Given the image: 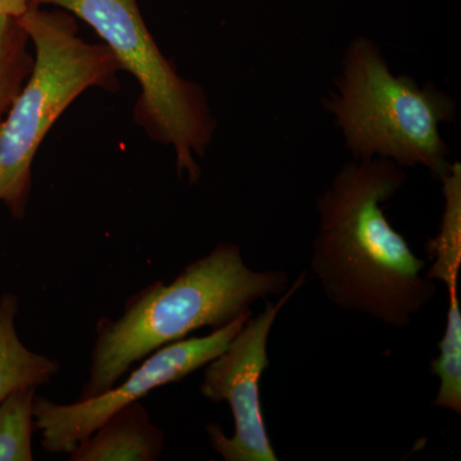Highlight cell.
Segmentation results:
<instances>
[{
    "mask_svg": "<svg viewBox=\"0 0 461 461\" xmlns=\"http://www.w3.org/2000/svg\"><path fill=\"white\" fill-rule=\"evenodd\" d=\"M406 181L405 168L384 158L345 163L317 200L311 251L312 272L330 304L399 330L438 294L426 260L382 206Z\"/></svg>",
    "mask_w": 461,
    "mask_h": 461,
    "instance_id": "6da1fadb",
    "label": "cell"
},
{
    "mask_svg": "<svg viewBox=\"0 0 461 461\" xmlns=\"http://www.w3.org/2000/svg\"><path fill=\"white\" fill-rule=\"evenodd\" d=\"M291 284L286 272L250 268L239 244L221 242L172 281H156L133 294L120 317L99 320L89 378L78 399L104 393L163 346L251 313L258 300L284 295Z\"/></svg>",
    "mask_w": 461,
    "mask_h": 461,
    "instance_id": "7a4b0ae2",
    "label": "cell"
},
{
    "mask_svg": "<svg viewBox=\"0 0 461 461\" xmlns=\"http://www.w3.org/2000/svg\"><path fill=\"white\" fill-rule=\"evenodd\" d=\"M326 107L354 160H393L423 167L441 180L453 162L441 126L454 123L456 103L436 85L391 71L377 42L355 38L346 47Z\"/></svg>",
    "mask_w": 461,
    "mask_h": 461,
    "instance_id": "3957f363",
    "label": "cell"
},
{
    "mask_svg": "<svg viewBox=\"0 0 461 461\" xmlns=\"http://www.w3.org/2000/svg\"><path fill=\"white\" fill-rule=\"evenodd\" d=\"M33 51V68L0 123V203L23 220L32 187V163L41 142L85 91L118 89L122 72L104 44L81 38L75 17L33 5L17 18Z\"/></svg>",
    "mask_w": 461,
    "mask_h": 461,
    "instance_id": "277c9868",
    "label": "cell"
},
{
    "mask_svg": "<svg viewBox=\"0 0 461 461\" xmlns=\"http://www.w3.org/2000/svg\"><path fill=\"white\" fill-rule=\"evenodd\" d=\"M84 21L140 87L133 115L151 140L172 148L180 177L196 184L198 158L205 156L217 130L208 95L178 74L142 18L138 0H33Z\"/></svg>",
    "mask_w": 461,
    "mask_h": 461,
    "instance_id": "5b68a950",
    "label": "cell"
},
{
    "mask_svg": "<svg viewBox=\"0 0 461 461\" xmlns=\"http://www.w3.org/2000/svg\"><path fill=\"white\" fill-rule=\"evenodd\" d=\"M251 315L253 312L241 315L221 329L212 330L209 335L186 338L158 348L144 357L135 371L127 373L99 395L71 403L36 396L33 420L35 429L41 433V447L50 454L68 455L121 409L141 402L157 388L177 384L204 368L222 353Z\"/></svg>",
    "mask_w": 461,
    "mask_h": 461,
    "instance_id": "8992f818",
    "label": "cell"
},
{
    "mask_svg": "<svg viewBox=\"0 0 461 461\" xmlns=\"http://www.w3.org/2000/svg\"><path fill=\"white\" fill-rule=\"evenodd\" d=\"M308 273L302 272L276 303L266 300L262 313L245 321L222 353L204 366L200 393L214 403L227 402L233 418L229 437L217 424H208L209 444L224 461H278L264 420L260 381L269 366L272 327Z\"/></svg>",
    "mask_w": 461,
    "mask_h": 461,
    "instance_id": "52a82bcc",
    "label": "cell"
},
{
    "mask_svg": "<svg viewBox=\"0 0 461 461\" xmlns=\"http://www.w3.org/2000/svg\"><path fill=\"white\" fill-rule=\"evenodd\" d=\"M444 211L438 232L424 242L430 259L426 277L442 281L448 290V311L444 336L438 342V357L429 369L439 379L432 406L461 415V309L459 272L461 266V165L453 162L441 177Z\"/></svg>",
    "mask_w": 461,
    "mask_h": 461,
    "instance_id": "ba28073f",
    "label": "cell"
},
{
    "mask_svg": "<svg viewBox=\"0 0 461 461\" xmlns=\"http://www.w3.org/2000/svg\"><path fill=\"white\" fill-rule=\"evenodd\" d=\"M165 433L141 402L121 409L68 454L71 461H156Z\"/></svg>",
    "mask_w": 461,
    "mask_h": 461,
    "instance_id": "9c48e42d",
    "label": "cell"
},
{
    "mask_svg": "<svg viewBox=\"0 0 461 461\" xmlns=\"http://www.w3.org/2000/svg\"><path fill=\"white\" fill-rule=\"evenodd\" d=\"M18 308L14 294L0 297V402L18 388L50 384L60 371L58 360L30 350L18 338Z\"/></svg>",
    "mask_w": 461,
    "mask_h": 461,
    "instance_id": "30bf717a",
    "label": "cell"
},
{
    "mask_svg": "<svg viewBox=\"0 0 461 461\" xmlns=\"http://www.w3.org/2000/svg\"><path fill=\"white\" fill-rule=\"evenodd\" d=\"M32 41L17 18L0 14V123L33 68Z\"/></svg>",
    "mask_w": 461,
    "mask_h": 461,
    "instance_id": "8fae6325",
    "label": "cell"
},
{
    "mask_svg": "<svg viewBox=\"0 0 461 461\" xmlns=\"http://www.w3.org/2000/svg\"><path fill=\"white\" fill-rule=\"evenodd\" d=\"M36 387H21L0 402V461H32Z\"/></svg>",
    "mask_w": 461,
    "mask_h": 461,
    "instance_id": "7c38bea8",
    "label": "cell"
},
{
    "mask_svg": "<svg viewBox=\"0 0 461 461\" xmlns=\"http://www.w3.org/2000/svg\"><path fill=\"white\" fill-rule=\"evenodd\" d=\"M35 5L33 0H0V14L11 18H20Z\"/></svg>",
    "mask_w": 461,
    "mask_h": 461,
    "instance_id": "4fadbf2b",
    "label": "cell"
}]
</instances>
